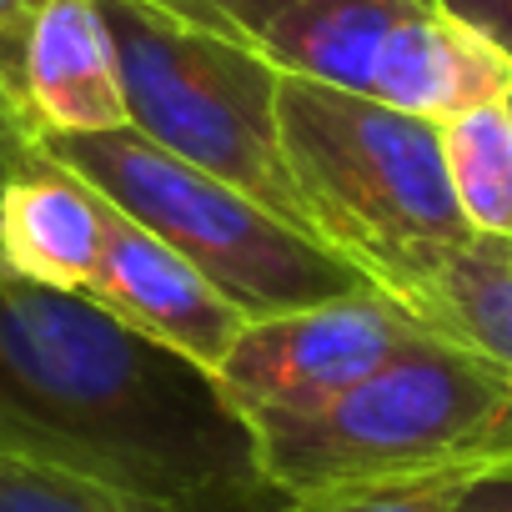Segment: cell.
<instances>
[{
	"label": "cell",
	"instance_id": "12",
	"mask_svg": "<svg viewBox=\"0 0 512 512\" xmlns=\"http://www.w3.org/2000/svg\"><path fill=\"white\" fill-rule=\"evenodd\" d=\"M277 502H282L277 487L211 492V497H146L0 452V512H277Z\"/></svg>",
	"mask_w": 512,
	"mask_h": 512
},
{
	"label": "cell",
	"instance_id": "13",
	"mask_svg": "<svg viewBox=\"0 0 512 512\" xmlns=\"http://www.w3.org/2000/svg\"><path fill=\"white\" fill-rule=\"evenodd\" d=\"M452 196L477 236H512V96L437 121Z\"/></svg>",
	"mask_w": 512,
	"mask_h": 512
},
{
	"label": "cell",
	"instance_id": "15",
	"mask_svg": "<svg viewBox=\"0 0 512 512\" xmlns=\"http://www.w3.org/2000/svg\"><path fill=\"white\" fill-rule=\"evenodd\" d=\"M141 6H151V11L181 21V26L211 31L221 41L262 51L267 31L282 21V11L292 6V0H141Z\"/></svg>",
	"mask_w": 512,
	"mask_h": 512
},
{
	"label": "cell",
	"instance_id": "2",
	"mask_svg": "<svg viewBox=\"0 0 512 512\" xmlns=\"http://www.w3.org/2000/svg\"><path fill=\"white\" fill-rule=\"evenodd\" d=\"M277 121L312 236L427 322L447 256L477 236L452 196L437 121L287 71Z\"/></svg>",
	"mask_w": 512,
	"mask_h": 512
},
{
	"label": "cell",
	"instance_id": "1",
	"mask_svg": "<svg viewBox=\"0 0 512 512\" xmlns=\"http://www.w3.org/2000/svg\"><path fill=\"white\" fill-rule=\"evenodd\" d=\"M0 452L146 497L272 487L246 417L196 362L101 302L0 272Z\"/></svg>",
	"mask_w": 512,
	"mask_h": 512
},
{
	"label": "cell",
	"instance_id": "10",
	"mask_svg": "<svg viewBox=\"0 0 512 512\" xmlns=\"http://www.w3.org/2000/svg\"><path fill=\"white\" fill-rule=\"evenodd\" d=\"M106 231L111 201L46 151L26 146L0 171V272L6 277L86 297L106 251Z\"/></svg>",
	"mask_w": 512,
	"mask_h": 512
},
{
	"label": "cell",
	"instance_id": "18",
	"mask_svg": "<svg viewBox=\"0 0 512 512\" xmlns=\"http://www.w3.org/2000/svg\"><path fill=\"white\" fill-rule=\"evenodd\" d=\"M457 512H512V462L477 472L457 497Z\"/></svg>",
	"mask_w": 512,
	"mask_h": 512
},
{
	"label": "cell",
	"instance_id": "19",
	"mask_svg": "<svg viewBox=\"0 0 512 512\" xmlns=\"http://www.w3.org/2000/svg\"><path fill=\"white\" fill-rule=\"evenodd\" d=\"M26 146V136H21V126L11 121V111L0 106V151H21Z\"/></svg>",
	"mask_w": 512,
	"mask_h": 512
},
{
	"label": "cell",
	"instance_id": "5",
	"mask_svg": "<svg viewBox=\"0 0 512 512\" xmlns=\"http://www.w3.org/2000/svg\"><path fill=\"white\" fill-rule=\"evenodd\" d=\"M101 6L121 56L131 131L312 236L282 151V71L262 51L181 26L141 0H101Z\"/></svg>",
	"mask_w": 512,
	"mask_h": 512
},
{
	"label": "cell",
	"instance_id": "7",
	"mask_svg": "<svg viewBox=\"0 0 512 512\" xmlns=\"http://www.w3.org/2000/svg\"><path fill=\"white\" fill-rule=\"evenodd\" d=\"M422 337L442 332H432L397 297L362 287L317 307L246 322L216 372V387L246 417V427L267 417H307Z\"/></svg>",
	"mask_w": 512,
	"mask_h": 512
},
{
	"label": "cell",
	"instance_id": "9",
	"mask_svg": "<svg viewBox=\"0 0 512 512\" xmlns=\"http://www.w3.org/2000/svg\"><path fill=\"white\" fill-rule=\"evenodd\" d=\"M11 116L26 141L131 126L121 56L101 0H46L36 11L11 76Z\"/></svg>",
	"mask_w": 512,
	"mask_h": 512
},
{
	"label": "cell",
	"instance_id": "16",
	"mask_svg": "<svg viewBox=\"0 0 512 512\" xmlns=\"http://www.w3.org/2000/svg\"><path fill=\"white\" fill-rule=\"evenodd\" d=\"M432 6L512 56V0H432Z\"/></svg>",
	"mask_w": 512,
	"mask_h": 512
},
{
	"label": "cell",
	"instance_id": "8",
	"mask_svg": "<svg viewBox=\"0 0 512 512\" xmlns=\"http://www.w3.org/2000/svg\"><path fill=\"white\" fill-rule=\"evenodd\" d=\"M86 297L101 302L126 327H136L141 337L161 342L166 352L196 362L211 377L221 372L231 342L251 322L231 297H221L186 262L181 251H171L161 236H151L131 216H121L116 206H111L101 267H96V282H91Z\"/></svg>",
	"mask_w": 512,
	"mask_h": 512
},
{
	"label": "cell",
	"instance_id": "11",
	"mask_svg": "<svg viewBox=\"0 0 512 512\" xmlns=\"http://www.w3.org/2000/svg\"><path fill=\"white\" fill-rule=\"evenodd\" d=\"M427 327L512 372V236H472L447 256Z\"/></svg>",
	"mask_w": 512,
	"mask_h": 512
},
{
	"label": "cell",
	"instance_id": "3",
	"mask_svg": "<svg viewBox=\"0 0 512 512\" xmlns=\"http://www.w3.org/2000/svg\"><path fill=\"white\" fill-rule=\"evenodd\" d=\"M251 437L262 477L287 497L502 467L512 462V372L447 337H422L322 412L251 422Z\"/></svg>",
	"mask_w": 512,
	"mask_h": 512
},
{
	"label": "cell",
	"instance_id": "6",
	"mask_svg": "<svg viewBox=\"0 0 512 512\" xmlns=\"http://www.w3.org/2000/svg\"><path fill=\"white\" fill-rule=\"evenodd\" d=\"M262 56L287 76L422 121H452L512 96V56L432 0H292Z\"/></svg>",
	"mask_w": 512,
	"mask_h": 512
},
{
	"label": "cell",
	"instance_id": "17",
	"mask_svg": "<svg viewBox=\"0 0 512 512\" xmlns=\"http://www.w3.org/2000/svg\"><path fill=\"white\" fill-rule=\"evenodd\" d=\"M46 0H0V96L11 106V76H16V56L26 41V26L36 21V11Z\"/></svg>",
	"mask_w": 512,
	"mask_h": 512
},
{
	"label": "cell",
	"instance_id": "14",
	"mask_svg": "<svg viewBox=\"0 0 512 512\" xmlns=\"http://www.w3.org/2000/svg\"><path fill=\"white\" fill-rule=\"evenodd\" d=\"M487 467L467 472H427V477H392V482H342L317 492H282L277 512H457L467 482Z\"/></svg>",
	"mask_w": 512,
	"mask_h": 512
},
{
	"label": "cell",
	"instance_id": "4",
	"mask_svg": "<svg viewBox=\"0 0 512 512\" xmlns=\"http://www.w3.org/2000/svg\"><path fill=\"white\" fill-rule=\"evenodd\" d=\"M31 146L86 176L121 216L181 251L251 322L372 287L337 251L131 126L96 136H41Z\"/></svg>",
	"mask_w": 512,
	"mask_h": 512
}]
</instances>
